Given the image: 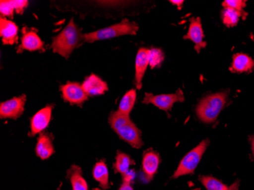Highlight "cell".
Instances as JSON below:
<instances>
[{
	"label": "cell",
	"instance_id": "30bf717a",
	"mask_svg": "<svg viewBox=\"0 0 254 190\" xmlns=\"http://www.w3.org/2000/svg\"><path fill=\"white\" fill-rule=\"evenodd\" d=\"M53 109L54 105H47L31 117L30 121V136H35L38 134H41L48 128L52 118Z\"/></svg>",
	"mask_w": 254,
	"mask_h": 190
},
{
	"label": "cell",
	"instance_id": "3957f363",
	"mask_svg": "<svg viewBox=\"0 0 254 190\" xmlns=\"http://www.w3.org/2000/svg\"><path fill=\"white\" fill-rule=\"evenodd\" d=\"M138 30V25L134 21H130L125 18L121 22L117 23L111 26L93 32L84 34V41L85 42L93 43L95 41L111 39L124 35H135Z\"/></svg>",
	"mask_w": 254,
	"mask_h": 190
},
{
	"label": "cell",
	"instance_id": "cb8c5ba5",
	"mask_svg": "<svg viewBox=\"0 0 254 190\" xmlns=\"http://www.w3.org/2000/svg\"><path fill=\"white\" fill-rule=\"evenodd\" d=\"M165 56L163 51L158 48H152L150 50L149 65L152 68L159 67L163 63Z\"/></svg>",
	"mask_w": 254,
	"mask_h": 190
},
{
	"label": "cell",
	"instance_id": "4fadbf2b",
	"mask_svg": "<svg viewBox=\"0 0 254 190\" xmlns=\"http://www.w3.org/2000/svg\"><path fill=\"white\" fill-rule=\"evenodd\" d=\"M150 49L141 47L137 52L135 57V85L137 89H141L142 86V79L149 65Z\"/></svg>",
	"mask_w": 254,
	"mask_h": 190
},
{
	"label": "cell",
	"instance_id": "d6986e66",
	"mask_svg": "<svg viewBox=\"0 0 254 190\" xmlns=\"http://www.w3.org/2000/svg\"><path fill=\"white\" fill-rule=\"evenodd\" d=\"M67 178L72 184V190H88V184L84 178L82 169L78 166H71L67 171Z\"/></svg>",
	"mask_w": 254,
	"mask_h": 190
},
{
	"label": "cell",
	"instance_id": "e0dca14e",
	"mask_svg": "<svg viewBox=\"0 0 254 190\" xmlns=\"http://www.w3.org/2000/svg\"><path fill=\"white\" fill-rule=\"evenodd\" d=\"M254 68V61L250 56L245 54H236L233 56L231 70L238 73L251 72Z\"/></svg>",
	"mask_w": 254,
	"mask_h": 190
},
{
	"label": "cell",
	"instance_id": "44dd1931",
	"mask_svg": "<svg viewBox=\"0 0 254 190\" xmlns=\"http://www.w3.org/2000/svg\"><path fill=\"white\" fill-rule=\"evenodd\" d=\"M134 164L135 162L129 155L122 151H118L115 157V162L113 164V168L115 172L124 175L130 170V166Z\"/></svg>",
	"mask_w": 254,
	"mask_h": 190
},
{
	"label": "cell",
	"instance_id": "f1b7e54d",
	"mask_svg": "<svg viewBox=\"0 0 254 190\" xmlns=\"http://www.w3.org/2000/svg\"><path fill=\"white\" fill-rule=\"evenodd\" d=\"M170 2L172 3L173 5H177V6H178V9H181V8H182L183 4H184V1H183V0H171Z\"/></svg>",
	"mask_w": 254,
	"mask_h": 190
},
{
	"label": "cell",
	"instance_id": "ffe728a7",
	"mask_svg": "<svg viewBox=\"0 0 254 190\" xmlns=\"http://www.w3.org/2000/svg\"><path fill=\"white\" fill-rule=\"evenodd\" d=\"M92 175L95 181L99 184L102 190H106L109 189V171L105 161H100L95 164L92 170Z\"/></svg>",
	"mask_w": 254,
	"mask_h": 190
},
{
	"label": "cell",
	"instance_id": "ac0fdd59",
	"mask_svg": "<svg viewBox=\"0 0 254 190\" xmlns=\"http://www.w3.org/2000/svg\"><path fill=\"white\" fill-rule=\"evenodd\" d=\"M199 180L207 190H238L240 187L239 181L228 186L212 176H200Z\"/></svg>",
	"mask_w": 254,
	"mask_h": 190
},
{
	"label": "cell",
	"instance_id": "277c9868",
	"mask_svg": "<svg viewBox=\"0 0 254 190\" xmlns=\"http://www.w3.org/2000/svg\"><path fill=\"white\" fill-rule=\"evenodd\" d=\"M227 98L226 93L221 92L202 98L196 108L199 120L208 124L215 122L226 104Z\"/></svg>",
	"mask_w": 254,
	"mask_h": 190
},
{
	"label": "cell",
	"instance_id": "8992f818",
	"mask_svg": "<svg viewBox=\"0 0 254 190\" xmlns=\"http://www.w3.org/2000/svg\"><path fill=\"white\" fill-rule=\"evenodd\" d=\"M184 94L182 90L178 89L173 94H155L152 93H145L142 103L145 104H152L162 111H170L175 103L184 101Z\"/></svg>",
	"mask_w": 254,
	"mask_h": 190
},
{
	"label": "cell",
	"instance_id": "83f0119b",
	"mask_svg": "<svg viewBox=\"0 0 254 190\" xmlns=\"http://www.w3.org/2000/svg\"><path fill=\"white\" fill-rule=\"evenodd\" d=\"M135 177V171H134L133 170H129L128 172H127L126 174H124V175H122L123 183H124V184H131V183L133 181Z\"/></svg>",
	"mask_w": 254,
	"mask_h": 190
},
{
	"label": "cell",
	"instance_id": "f546056e",
	"mask_svg": "<svg viewBox=\"0 0 254 190\" xmlns=\"http://www.w3.org/2000/svg\"><path fill=\"white\" fill-rule=\"evenodd\" d=\"M118 190H134L133 188H132L131 184H124V183H122V185L120 187V188L118 189Z\"/></svg>",
	"mask_w": 254,
	"mask_h": 190
},
{
	"label": "cell",
	"instance_id": "4316f807",
	"mask_svg": "<svg viewBox=\"0 0 254 190\" xmlns=\"http://www.w3.org/2000/svg\"><path fill=\"white\" fill-rule=\"evenodd\" d=\"M14 8H15L16 13L18 15H22L25 11V8L28 7V1L26 0H12Z\"/></svg>",
	"mask_w": 254,
	"mask_h": 190
},
{
	"label": "cell",
	"instance_id": "2e32d148",
	"mask_svg": "<svg viewBox=\"0 0 254 190\" xmlns=\"http://www.w3.org/2000/svg\"><path fill=\"white\" fill-rule=\"evenodd\" d=\"M54 145L53 137L48 132H43L38 137V142L35 146L37 156L41 160H47L54 154Z\"/></svg>",
	"mask_w": 254,
	"mask_h": 190
},
{
	"label": "cell",
	"instance_id": "ba28073f",
	"mask_svg": "<svg viewBox=\"0 0 254 190\" xmlns=\"http://www.w3.org/2000/svg\"><path fill=\"white\" fill-rule=\"evenodd\" d=\"M26 95L22 94L15 97L0 104V118L17 120L22 115L25 111Z\"/></svg>",
	"mask_w": 254,
	"mask_h": 190
},
{
	"label": "cell",
	"instance_id": "6da1fadb",
	"mask_svg": "<svg viewBox=\"0 0 254 190\" xmlns=\"http://www.w3.org/2000/svg\"><path fill=\"white\" fill-rule=\"evenodd\" d=\"M108 123L118 136L134 148L138 149L143 145L141 131L131 121L129 115L114 111L110 114Z\"/></svg>",
	"mask_w": 254,
	"mask_h": 190
},
{
	"label": "cell",
	"instance_id": "9a60e30c",
	"mask_svg": "<svg viewBox=\"0 0 254 190\" xmlns=\"http://www.w3.org/2000/svg\"><path fill=\"white\" fill-rule=\"evenodd\" d=\"M82 85L88 97L102 95L108 91V83L95 74L86 77Z\"/></svg>",
	"mask_w": 254,
	"mask_h": 190
},
{
	"label": "cell",
	"instance_id": "4dcf8cb0",
	"mask_svg": "<svg viewBox=\"0 0 254 190\" xmlns=\"http://www.w3.org/2000/svg\"><path fill=\"white\" fill-rule=\"evenodd\" d=\"M251 149H252L253 155L254 157V136L251 138Z\"/></svg>",
	"mask_w": 254,
	"mask_h": 190
},
{
	"label": "cell",
	"instance_id": "7a4b0ae2",
	"mask_svg": "<svg viewBox=\"0 0 254 190\" xmlns=\"http://www.w3.org/2000/svg\"><path fill=\"white\" fill-rule=\"evenodd\" d=\"M82 41H85L84 34L72 18L63 31L53 38L51 48L53 52L68 59Z\"/></svg>",
	"mask_w": 254,
	"mask_h": 190
},
{
	"label": "cell",
	"instance_id": "5b68a950",
	"mask_svg": "<svg viewBox=\"0 0 254 190\" xmlns=\"http://www.w3.org/2000/svg\"><path fill=\"white\" fill-rule=\"evenodd\" d=\"M209 145V140L205 139L201 141L200 143L193 149L190 151L181 160L175 174L173 175V178L178 179V177L182 176L193 174Z\"/></svg>",
	"mask_w": 254,
	"mask_h": 190
},
{
	"label": "cell",
	"instance_id": "603a6c76",
	"mask_svg": "<svg viewBox=\"0 0 254 190\" xmlns=\"http://www.w3.org/2000/svg\"><path fill=\"white\" fill-rule=\"evenodd\" d=\"M246 13H242L232 8H224L222 12V21L224 25L228 28L236 26L240 18Z\"/></svg>",
	"mask_w": 254,
	"mask_h": 190
},
{
	"label": "cell",
	"instance_id": "7c38bea8",
	"mask_svg": "<svg viewBox=\"0 0 254 190\" xmlns=\"http://www.w3.org/2000/svg\"><path fill=\"white\" fill-rule=\"evenodd\" d=\"M161 163V158L158 152L152 149H148L144 152L142 156V169L147 182L152 181L158 172V167Z\"/></svg>",
	"mask_w": 254,
	"mask_h": 190
},
{
	"label": "cell",
	"instance_id": "5bb4252c",
	"mask_svg": "<svg viewBox=\"0 0 254 190\" xmlns=\"http://www.w3.org/2000/svg\"><path fill=\"white\" fill-rule=\"evenodd\" d=\"M18 26L11 19L0 18V36L4 45H14L18 43Z\"/></svg>",
	"mask_w": 254,
	"mask_h": 190
},
{
	"label": "cell",
	"instance_id": "8fae6325",
	"mask_svg": "<svg viewBox=\"0 0 254 190\" xmlns=\"http://www.w3.org/2000/svg\"><path fill=\"white\" fill-rule=\"evenodd\" d=\"M189 29L188 34L184 37L185 40H190L195 44L196 52H200L201 50L206 47V42L204 41V33L202 30V22L199 17L192 18L190 21Z\"/></svg>",
	"mask_w": 254,
	"mask_h": 190
},
{
	"label": "cell",
	"instance_id": "484cf974",
	"mask_svg": "<svg viewBox=\"0 0 254 190\" xmlns=\"http://www.w3.org/2000/svg\"><path fill=\"white\" fill-rule=\"evenodd\" d=\"M246 1L243 0H225L222 2V6L224 8H232L242 13H245L244 9L246 7Z\"/></svg>",
	"mask_w": 254,
	"mask_h": 190
},
{
	"label": "cell",
	"instance_id": "9c48e42d",
	"mask_svg": "<svg viewBox=\"0 0 254 190\" xmlns=\"http://www.w3.org/2000/svg\"><path fill=\"white\" fill-rule=\"evenodd\" d=\"M22 35L21 38V44L18 46L17 53L22 52L23 51H44V44L34 28H28L25 27L22 28Z\"/></svg>",
	"mask_w": 254,
	"mask_h": 190
},
{
	"label": "cell",
	"instance_id": "d4e9b609",
	"mask_svg": "<svg viewBox=\"0 0 254 190\" xmlns=\"http://www.w3.org/2000/svg\"><path fill=\"white\" fill-rule=\"evenodd\" d=\"M15 8H14L12 0H2L0 2V13L1 16L5 18H13L14 12H15Z\"/></svg>",
	"mask_w": 254,
	"mask_h": 190
},
{
	"label": "cell",
	"instance_id": "52a82bcc",
	"mask_svg": "<svg viewBox=\"0 0 254 190\" xmlns=\"http://www.w3.org/2000/svg\"><path fill=\"white\" fill-rule=\"evenodd\" d=\"M64 101L72 105L81 106L88 99V94L84 91L82 84L68 81L61 87Z\"/></svg>",
	"mask_w": 254,
	"mask_h": 190
},
{
	"label": "cell",
	"instance_id": "7402d4cb",
	"mask_svg": "<svg viewBox=\"0 0 254 190\" xmlns=\"http://www.w3.org/2000/svg\"><path fill=\"white\" fill-rule=\"evenodd\" d=\"M135 101H136V91L135 89H130L124 94L120 102L118 111L126 115L129 116L131 111L133 109Z\"/></svg>",
	"mask_w": 254,
	"mask_h": 190
}]
</instances>
